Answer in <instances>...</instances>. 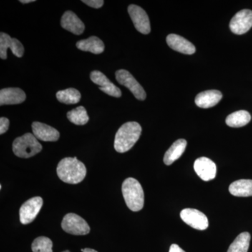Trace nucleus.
Wrapping results in <instances>:
<instances>
[{
    "instance_id": "f257e3e1",
    "label": "nucleus",
    "mask_w": 252,
    "mask_h": 252,
    "mask_svg": "<svg viewBox=\"0 0 252 252\" xmlns=\"http://www.w3.org/2000/svg\"><path fill=\"white\" fill-rule=\"evenodd\" d=\"M57 175L63 182L77 185L86 177V166L76 157L64 158L58 165Z\"/></svg>"
},
{
    "instance_id": "f03ea898",
    "label": "nucleus",
    "mask_w": 252,
    "mask_h": 252,
    "mask_svg": "<svg viewBox=\"0 0 252 252\" xmlns=\"http://www.w3.org/2000/svg\"><path fill=\"white\" fill-rule=\"evenodd\" d=\"M142 127L137 122H127L121 126L114 140V149L119 153H125L132 149L140 138Z\"/></svg>"
},
{
    "instance_id": "7ed1b4c3",
    "label": "nucleus",
    "mask_w": 252,
    "mask_h": 252,
    "mask_svg": "<svg viewBox=\"0 0 252 252\" xmlns=\"http://www.w3.org/2000/svg\"><path fill=\"white\" fill-rule=\"evenodd\" d=\"M122 193L127 207L133 212L140 211L144 207V194L140 182L135 179H126L122 185Z\"/></svg>"
},
{
    "instance_id": "20e7f679",
    "label": "nucleus",
    "mask_w": 252,
    "mask_h": 252,
    "mask_svg": "<svg viewBox=\"0 0 252 252\" xmlns=\"http://www.w3.org/2000/svg\"><path fill=\"white\" fill-rule=\"evenodd\" d=\"M12 148L16 157L28 158L39 153L42 146L33 134L26 133L14 141Z\"/></svg>"
},
{
    "instance_id": "39448f33",
    "label": "nucleus",
    "mask_w": 252,
    "mask_h": 252,
    "mask_svg": "<svg viewBox=\"0 0 252 252\" xmlns=\"http://www.w3.org/2000/svg\"><path fill=\"white\" fill-rule=\"evenodd\" d=\"M61 226L64 231L72 235H84L90 232V226L87 222L74 213L67 214L64 217Z\"/></svg>"
},
{
    "instance_id": "423d86ee",
    "label": "nucleus",
    "mask_w": 252,
    "mask_h": 252,
    "mask_svg": "<svg viewBox=\"0 0 252 252\" xmlns=\"http://www.w3.org/2000/svg\"><path fill=\"white\" fill-rule=\"evenodd\" d=\"M116 79L121 85L128 89L139 100H144L147 97L143 87L136 80L135 77L126 69H119L116 72Z\"/></svg>"
},
{
    "instance_id": "0eeeda50",
    "label": "nucleus",
    "mask_w": 252,
    "mask_h": 252,
    "mask_svg": "<svg viewBox=\"0 0 252 252\" xmlns=\"http://www.w3.org/2000/svg\"><path fill=\"white\" fill-rule=\"evenodd\" d=\"M43 205L41 197H34L23 203L20 208V220L23 224H28L34 220Z\"/></svg>"
},
{
    "instance_id": "6e6552de",
    "label": "nucleus",
    "mask_w": 252,
    "mask_h": 252,
    "mask_svg": "<svg viewBox=\"0 0 252 252\" xmlns=\"http://www.w3.org/2000/svg\"><path fill=\"white\" fill-rule=\"evenodd\" d=\"M180 217L187 224L195 229L203 230L208 227L209 221L206 215L195 209H185L181 212Z\"/></svg>"
},
{
    "instance_id": "1a4fd4ad",
    "label": "nucleus",
    "mask_w": 252,
    "mask_h": 252,
    "mask_svg": "<svg viewBox=\"0 0 252 252\" xmlns=\"http://www.w3.org/2000/svg\"><path fill=\"white\" fill-rule=\"evenodd\" d=\"M252 27V11L243 9L233 16L230 22V29L236 34L248 32Z\"/></svg>"
},
{
    "instance_id": "9d476101",
    "label": "nucleus",
    "mask_w": 252,
    "mask_h": 252,
    "mask_svg": "<svg viewBox=\"0 0 252 252\" xmlns=\"http://www.w3.org/2000/svg\"><path fill=\"white\" fill-rule=\"evenodd\" d=\"M127 11L137 31L144 34L150 33V21L148 15L143 9L137 5L131 4L128 6Z\"/></svg>"
},
{
    "instance_id": "9b49d317",
    "label": "nucleus",
    "mask_w": 252,
    "mask_h": 252,
    "mask_svg": "<svg viewBox=\"0 0 252 252\" xmlns=\"http://www.w3.org/2000/svg\"><path fill=\"white\" fill-rule=\"evenodd\" d=\"M10 49L16 57L21 58L24 54V46L21 41L16 38H11L8 34L0 33V58L2 60L7 59V51Z\"/></svg>"
},
{
    "instance_id": "f8f14e48",
    "label": "nucleus",
    "mask_w": 252,
    "mask_h": 252,
    "mask_svg": "<svg viewBox=\"0 0 252 252\" xmlns=\"http://www.w3.org/2000/svg\"><path fill=\"white\" fill-rule=\"evenodd\" d=\"M194 170L200 178L205 182L214 180L217 175V165L206 157L199 158L194 162Z\"/></svg>"
},
{
    "instance_id": "ddd939ff",
    "label": "nucleus",
    "mask_w": 252,
    "mask_h": 252,
    "mask_svg": "<svg viewBox=\"0 0 252 252\" xmlns=\"http://www.w3.org/2000/svg\"><path fill=\"white\" fill-rule=\"evenodd\" d=\"M91 79L94 84L100 86L99 90L106 94L115 97H120L122 95L120 89L114 85L103 73L94 70L91 73Z\"/></svg>"
},
{
    "instance_id": "4468645a",
    "label": "nucleus",
    "mask_w": 252,
    "mask_h": 252,
    "mask_svg": "<svg viewBox=\"0 0 252 252\" xmlns=\"http://www.w3.org/2000/svg\"><path fill=\"white\" fill-rule=\"evenodd\" d=\"M33 135L37 140L44 142H56L59 140L60 133L54 127L40 122H34L32 124Z\"/></svg>"
},
{
    "instance_id": "2eb2a0df",
    "label": "nucleus",
    "mask_w": 252,
    "mask_h": 252,
    "mask_svg": "<svg viewBox=\"0 0 252 252\" xmlns=\"http://www.w3.org/2000/svg\"><path fill=\"white\" fill-rule=\"evenodd\" d=\"M26 99V93L19 88H7L0 91L1 106L21 104Z\"/></svg>"
},
{
    "instance_id": "dca6fc26",
    "label": "nucleus",
    "mask_w": 252,
    "mask_h": 252,
    "mask_svg": "<svg viewBox=\"0 0 252 252\" xmlns=\"http://www.w3.org/2000/svg\"><path fill=\"white\" fill-rule=\"evenodd\" d=\"M61 24L64 29L77 35H80L85 30L84 23L77 15L71 11L64 13L61 18Z\"/></svg>"
},
{
    "instance_id": "f3484780",
    "label": "nucleus",
    "mask_w": 252,
    "mask_h": 252,
    "mask_svg": "<svg viewBox=\"0 0 252 252\" xmlns=\"http://www.w3.org/2000/svg\"><path fill=\"white\" fill-rule=\"evenodd\" d=\"M166 41L172 49L182 54L192 55L195 52V46L183 36L171 34L167 36Z\"/></svg>"
},
{
    "instance_id": "a211bd4d",
    "label": "nucleus",
    "mask_w": 252,
    "mask_h": 252,
    "mask_svg": "<svg viewBox=\"0 0 252 252\" xmlns=\"http://www.w3.org/2000/svg\"><path fill=\"white\" fill-rule=\"evenodd\" d=\"M222 94L220 91L210 90L200 93L195 97V102L198 107L208 109L217 105L222 99Z\"/></svg>"
},
{
    "instance_id": "6ab92c4d",
    "label": "nucleus",
    "mask_w": 252,
    "mask_h": 252,
    "mask_svg": "<svg viewBox=\"0 0 252 252\" xmlns=\"http://www.w3.org/2000/svg\"><path fill=\"white\" fill-rule=\"evenodd\" d=\"M187 145V142L184 139H180L174 142L164 156V163L167 165H170L175 160H178L185 152Z\"/></svg>"
},
{
    "instance_id": "aec40b11",
    "label": "nucleus",
    "mask_w": 252,
    "mask_h": 252,
    "mask_svg": "<svg viewBox=\"0 0 252 252\" xmlns=\"http://www.w3.org/2000/svg\"><path fill=\"white\" fill-rule=\"evenodd\" d=\"M77 47L83 51H89L94 54H100L104 52L103 41L95 36H92L89 39L78 41Z\"/></svg>"
},
{
    "instance_id": "412c9836",
    "label": "nucleus",
    "mask_w": 252,
    "mask_h": 252,
    "mask_svg": "<svg viewBox=\"0 0 252 252\" xmlns=\"http://www.w3.org/2000/svg\"><path fill=\"white\" fill-rule=\"evenodd\" d=\"M229 192L230 194L237 197L252 196V180L235 181L230 185Z\"/></svg>"
},
{
    "instance_id": "4be33fe9",
    "label": "nucleus",
    "mask_w": 252,
    "mask_h": 252,
    "mask_svg": "<svg viewBox=\"0 0 252 252\" xmlns=\"http://www.w3.org/2000/svg\"><path fill=\"white\" fill-rule=\"evenodd\" d=\"M251 119V115L248 111L240 110L228 115L225 119V123L230 127H240L248 124Z\"/></svg>"
},
{
    "instance_id": "5701e85b",
    "label": "nucleus",
    "mask_w": 252,
    "mask_h": 252,
    "mask_svg": "<svg viewBox=\"0 0 252 252\" xmlns=\"http://www.w3.org/2000/svg\"><path fill=\"white\" fill-rule=\"evenodd\" d=\"M56 97L61 103L74 104L78 103L80 101L81 95L80 92L77 89L70 88V89L57 92Z\"/></svg>"
},
{
    "instance_id": "b1692460",
    "label": "nucleus",
    "mask_w": 252,
    "mask_h": 252,
    "mask_svg": "<svg viewBox=\"0 0 252 252\" xmlns=\"http://www.w3.org/2000/svg\"><path fill=\"white\" fill-rule=\"evenodd\" d=\"M251 235L248 232L240 233L230 245L227 252H248Z\"/></svg>"
},
{
    "instance_id": "393cba45",
    "label": "nucleus",
    "mask_w": 252,
    "mask_h": 252,
    "mask_svg": "<svg viewBox=\"0 0 252 252\" xmlns=\"http://www.w3.org/2000/svg\"><path fill=\"white\" fill-rule=\"evenodd\" d=\"M67 117L69 122L77 126L85 125L89 121L87 112L82 106L68 112Z\"/></svg>"
},
{
    "instance_id": "a878e982",
    "label": "nucleus",
    "mask_w": 252,
    "mask_h": 252,
    "mask_svg": "<svg viewBox=\"0 0 252 252\" xmlns=\"http://www.w3.org/2000/svg\"><path fill=\"white\" fill-rule=\"evenodd\" d=\"M52 248V241L44 236L36 238L32 244L33 252H53Z\"/></svg>"
},
{
    "instance_id": "bb28decb",
    "label": "nucleus",
    "mask_w": 252,
    "mask_h": 252,
    "mask_svg": "<svg viewBox=\"0 0 252 252\" xmlns=\"http://www.w3.org/2000/svg\"><path fill=\"white\" fill-rule=\"evenodd\" d=\"M82 2L94 9H99L104 3L103 0H83Z\"/></svg>"
},
{
    "instance_id": "cd10ccee",
    "label": "nucleus",
    "mask_w": 252,
    "mask_h": 252,
    "mask_svg": "<svg viewBox=\"0 0 252 252\" xmlns=\"http://www.w3.org/2000/svg\"><path fill=\"white\" fill-rule=\"evenodd\" d=\"M9 127V120L6 118L1 117L0 119V134L3 135L8 130Z\"/></svg>"
},
{
    "instance_id": "c85d7f7f",
    "label": "nucleus",
    "mask_w": 252,
    "mask_h": 252,
    "mask_svg": "<svg viewBox=\"0 0 252 252\" xmlns=\"http://www.w3.org/2000/svg\"><path fill=\"white\" fill-rule=\"evenodd\" d=\"M169 252H186L185 250H182L179 245L173 244L170 246Z\"/></svg>"
},
{
    "instance_id": "c756f323",
    "label": "nucleus",
    "mask_w": 252,
    "mask_h": 252,
    "mask_svg": "<svg viewBox=\"0 0 252 252\" xmlns=\"http://www.w3.org/2000/svg\"><path fill=\"white\" fill-rule=\"evenodd\" d=\"M81 252H97V251H95V250H93V249H89V248L82 249V250H81Z\"/></svg>"
},
{
    "instance_id": "7c9ffc66",
    "label": "nucleus",
    "mask_w": 252,
    "mask_h": 252,
    "mask_svg": "<svg viewBox=\"0 0 252 252\" xmlns=\"http://www.w3.org/2000/svg\"><path fill=\"white\" fill-rule=\"evenodd\" d=\"M21 3H23V4H28V3H31V2H34V0H21Z\"/></svg>"
},
{
    "instance_id": "2f4dec72",
    "label": "nucleus",
    "mask_w": 252,
    "mask_h": 252,
    "mask_svg": "<svg viewBox=\"0 0 252 252\" xmlns=\"http://www.w3.org/2000/svg\"><path fill=\"white\" fill-rule=\"evenodd\" d=\"M70 252L68 251V250H67V251H64V252Z\"/></svg>"
}]
</instances>
